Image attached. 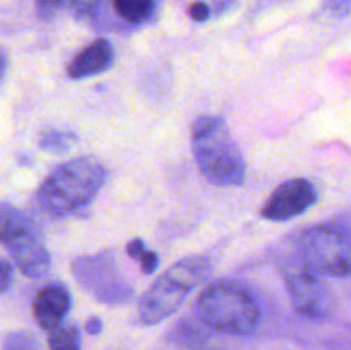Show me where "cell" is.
Returning <instances> with one entry per match:
<instances>
[{
  "label": "cell",
  "mask_w": 351,
  "mask_h": 350,
  "mask_svg": "<svg viewBox=\"0 0 351 350\" xmlns=\"http://www.w3.org/2000/svg\"><path fill=\"white\" fill-rule=\"evenodd\" d=\"M72 275L86 292L103 304L123 305L134 297V288L112 253L75 257L72 261Z\"/></svg>",
  "instance_id": "8992f818"
},
{
  "label": "cell",
  "mask_w": 351,
  "mask_h": 350,
  "mask_svg": "<svg viewBox=\"0 0 351 350\" xmlns=\"http://www.w3.org/2000/svg\"><path fill=\"white\" fill-rule=\"evenodd\" d=\"M34 318L47 331L62 325L71 309V292L60 281L47 285L34 297Z\"/></svg>",
  "instance_id": "30bf717a"
},
{
  "label": "cell",
  "mask_w": 351,
  "mask_h": 350,
  "mask_svg": "<svg viewBox=\"0 0 351 350\" xmlns=\"http://www.w3.org/2000/svg\"><path fill=\"white\" fill-rule=\"evenodd\" d=\"M112 5L117 16L129 24L146 23L156 9L154 0H112Z\"/></svg>",
  "instance_id": "7c38bea8"
},
{
  "label": "cell",
  "mask_w": 351,
  "mask_h": 350,
  "mask_svg": "<svg viewBox=\"0 0 351 350\" xmlns=\"http://www.w3.org/2000/svg\"><path fill=\"white\" fill-rule=\"evenodd\" d=\"M2 350H40L31 335L23 331H14L5 336L2 343Z\"/></svg>",
  "instance_id": "9a60e30c"
},
{
  "label": "cell",
  "mask_w": 351,
  "mask_h": 350,
  "mask_svg": "<svg viewBox=\"0 0 351 350\" xmlns=\"http://www.w3.org/2000/svg\"><path fill=\"white\" fill-rule=\"evenodd\" d=\"M285 283L291 305L304 318L324 321L335 312V295L317 271L311 270L307 264L287 270Z\"/></svg>",
  "instance_id": "ba28073f"
},
{
  "label": "cell",
  "mask_w": 351,
  "mask_h": 350,
  "mask_svg": "<svg viewBox=\"0 0 351 350\" xmlns=\"http://www.w3.org/2000/svg\"><path fill=\"white\" fill-rule=\"evenodd\" d=\"M326 7L335 16H346L351 7V0H328Z\"/></svg>",
  "instance_id": "ffe728a7"
},
{
  "label": "cell",
  "mask_w": 351,
  "mask_h": 350,
  "mask_svg": "<svg viewBox=\"0 0 351 350\" xmlns=\"http://www.w3.org/2000/svg\"><path fill=\"white\" fill-rule=\"evenodd\" d=\"M211 273V261L206 256L184 257L165 271L139 301L143 325H158L173 314L195 287Z\"/></svg>",
  "instance_id": "277c9868"
},
{
  "label": "cell",
  "mask_w": 351,
  "mask_h": 350,
  "mask_svg": "<svg viewBox=\"0 0 351 350\" xmlns=\"http://www.w3.org/2000/svg\"><path fill=\"white\" fill-rule=\"evenodd\" d=\"M101 329H103V323L101 319L96 318V316L89 318L88 323H86V331H88L89 335H98V333H101Z\"/></svg>",
  "instance_id": "603a6c76"
},
{
  "label": "cell",
  "mask_w": 351,
  "mask_h": 350,
  "mask_svg": "<svg viewBox=\"0 0 351 350\" xmlns=\"http://www.w3.org/2000/svg\"><path fill=\"white\" fill-rule=\"evenodd\" d=\"M0 244L27 278H43L50 270V253L36 223L23 209L0 202Z\"/></svg>",
  "instance_id": "5b68a950"
},
{
  "label": "cell",
  "mask_w": 351,
  "mask_h": 350,
  "mask_svg": "<svg viewBox=\"0 0 351 350\" xmlns=\"http://www.w3.org/2000/svg\"><path fill=\"white\" fill-rule=\"evenodd\" d=\"M139 264H141V270H143L144 275H151L158 270L160 266V257L154 250H144L143 254L139 256Z\"/></svg>",
  "instance_id": "ac0fdd59"
},
{
  "label": "cell",
  "mask_w": 351,
  "mask_h": 350,
  "mask_svg": "<svg viewBox=\"0 0 351 350\" xmlns=\"http://www.w3.org/2000/svg\"><path fill=\"white\" fill-rule=\"evenodd\" d=\"M34 5L41 19L50 21L57 17V14L65 9V5H69V0H34Z\"/></svg>",
  "instance_id": "2e32d148"
},
{
  "label": "cell",
  "mask_w": 351,
  "mask_h": 350,
  "mask_svg": "<svg viewBox=\"0 0 351 350\" xmlns=\"http://www.w3.org/2000/svg\"><path fill=\"white\" fill-rule=\"evenodd\" d=\"M106 180V168L93 156L58 165L41 182L36 201L50 215H69L88 206Z\"/></svg>",
  "instance_id": "6da1fadb"
},
{
  "label": "cell",
  "mask_w": 351,
  "mask_h": 350,
  "mask_svg": "<svg viewBox=\"0 0 351 350\" xmlns=\"http://www.w3.org/2000/svg\"><path fill=\"white\" fill-rule=\"evenodd\" d=\"M189 14H191V17L195 23H202V21L209 17V7L202 2H194L189 7Z\"/></svg>",
  "instance_id": "44dd1931"
},
{
  "label": "cell",
  "mask_w": 351,
  "mask_h": 350,
  "mask_svg": "<svg viewBox=\"0 0 351 350\" xmlns=\"http://www.w3.org/2000/svg\"><path fill=\"white\" fill-rule=\"evenodd\" d=\"M7 65H9V60H7V54L2 50V48H0V82H2V79L5 78Z\"/></svg>",
  "instance_id": "cb8c5ba5"
},
{
  "label": "cell",
  "mask_w": 351,
  "mask_h": 350,
  "mask_svg": "<svg viewBox=\"0 0 351 350\" xmlns=\"http://www.w3.org/2000/svg\"><path fill=\"white\" fill-rule=\"evenodd\" d=\"M317 201V191L307 178L283 182L261 209V216L271 222H287L307 211Z\"/></svg>",
  "instance_id": "9c48e42d"
},
{
  "label": "cell",
  "mask_w": 351,
  "mask_h": 350,
  "mask_svg": "<svg viewBox=\"0 0 351 350\" xmlns=\"http://www.w3.org/2000/svg\"><path fill=\"white\" fill-rule=\"evenodd\" d=\"M12 278H14L12 264H10L7 259H2V257H0V294H3V292L10 287Z\"/></svg>",
  "instance_id": "d6986e66"
},
{
  "label": "cell",
  "mask_w": 351,
  "mask_h": 350,
  "mask_svg": "<svg viewBox=\"0 0 351 350\" xmlns=\"http://www.w3.org/2000/svg\"><path fill=\"white\" fill-rule=\"evenodd\" d=\"M302 261L311 270L331 277L351 275V237L336 226H312L298 240Z\"/></svg>",
  "instance_id": "52a82bcc"
},
{
  "label": "cell",
  "mask_w": 351,
  "mask_h": 350,
  "mask_svg": "<svg viewBox=\"0 0 351 350\" xmlns=\"http://www.w3.org/2000/svg\"><path fill=\"white\" fill-rule=\"evenodd\" d=\"M191 143L195 163L209 182L221 187L243 184L245 161L221 117H199L192 124Z\"/></svg>",
  "instance_id": "7a4b0ae2"
},
{
  "label": "cell",
  "mask_w": 351,
  "mask_h": 350,
  "mask_svg": "<svg viewBox=\"0 0 351 350\" xmlns=\"http://www.w3.org/2000/svg\"><path fill=\"white\" fill-rule=\"evenodd\" d=\"M69 7L75 19H88L96 12L98 0H69Z\"/></svg>",
  "instance_id": "e0dca14e"
},
{
  "label": "cell",
  "mask_w": 351,
  "mask_h": 350,
  "mask_svg": "<svg viewBox=\"0 0 351 350\" xmlns=\"http://www.w3.org/2000/svg\"><path fill=\"white\" fill-rule=\"evenodd\" d=\"M144 250H146V247H144V242L141 239L130 240V242L127 244V254H129V257H132V259H139V256Z\"/></svg>",
  "instance_id": "7402d4cb"
},
{
  "label": "cell",
  "mask_w": 351,
  "mask_h": 350,
  "mask_svg": "<svg viewBox=\"0 0 351 350\" xmlns=\"http://www.w3.org/2000/svg\"><path fill=\"white\" fill-rule=\"evenodd\" d=\"M75 141H77V136H75L72 130L55 129L53 127V129H47L41 132L38 144H40L41 150L47 151V153L64 154L74 146Z\"/></svg>",
  "instance_id": "4fadbf2b"
},
{
  "label": "cell",
  "mask_w": 351,
  "mask_h": 350,
  "mask_svg": "<svg viewBox=\"0 0 351 350\" xmlns=\"http://www.w3.org/2000/svg\"><path fill=\"white\" fill-rule=\"evenodd\" d=\"M50 350H81V335L74 326H57L48 335Z\"/></svg>",
  "instance_id": "5bb4252c"
},
{
  "label": "cell",
  "mask_w": 351,
  "mask_h": 350,
  "mask_svg": "<svg viewBox=\"0 0 351 350\" xmlns=\"http://www.w3.org/2000/svg\"><path fill=\"white\" fill-rule=\"evenodd\" d=\"M115 62V51L110 41L98 38L88 47L82 48L67 65V75L71 79H86L91 75H99L112 69Z\"/></svg>",
  "instance_id": "8fae6325"
},
{
  "label": "cell",
  "mask_w": 351,
  "mask_h": 350,
  "mask_svg": "<svg viewBox=\"0 0 351 350\" xmlns=\"http://www.w3.org/2000/svg\"><path fill=\"white\" fill-rule=\"evenodd\" d=\"M199 319L226 335H249L261 319L259 305L247 287L233 280L208 285L195 302Z\"/></svg>",
  "instance_id": "3957f363"
}]
</instances>
